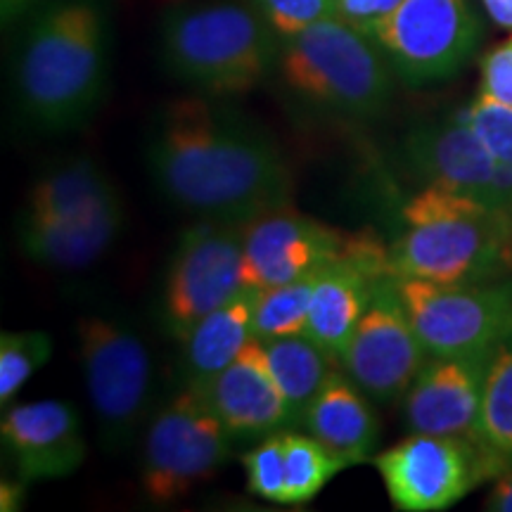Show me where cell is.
<instances>
[{
	"label": "cell",
	"instance_id": "1",
	"mask_svg": "<svg viewBox=\"0 0 512 512\" xmlns=\"http://www.w3.org/2000/svg\"><path fill=\"white\" fill-rule=\"evenodd\" d=\"M145 164L159 195L197 221L249 223L292 197L280 145L223 98L192 93L164 105L147 131Z\"/></svg>",
	"mask_w": 512,
	"mask_h": 512
},
{
	"label": "cell",
	"instance_id": "2",
	"mask_svg": "<svg viewBox=\"0 0 512 512\" xmlns=\"http://www.w3.org/2000/svg\"><path fill=\"white\" fill-rule=\"evenodd\" d=\"M107 0H43L29 12L12 60V93L38 131L67 133L98 112L110 83Z\"/></svg>",
	"mask_w": 512,
	"mask_h": 512
},
{
	"label": "cell",
	"instance_id": "3",
	"mask_svg": "<svg viewBox=\"0 0 512 512\" xmlns=\"http://www.w3.org/2000/svg\"><path fill=\"white\" fill-rule=\"evenodd\" d=\"M280 38L252 0H188L159 17V62L171 79L207 98H238L275 72Z\"/></svg>",
	"mask_w": 512,
	"mask_h": 512
},
{
	"label": "cell",
	"instance_id": "4",
	"mask_svg": "<svg viewBox=\"0 0 512 512\" xmlns=\"http://www.w3.org/2000/svg\"><path fill=\"white\" fill-rule=\"evenodd\" d=\"M389 242L396 278L439 285L484 283L512 266V214L477 197L425 185L401 207Z\"/></svg>",
	"mask_w": 512,
	"mask_h": 512
},
{
	"label": "cell",
	"instance_id": "5",
	"mask_svg": "<svg viewBox=\"0 0 512 512\" xmlns=\"http://www.w3.org/2000/svg\"><path fill=\"white\" fill-rule=\"evenodd\" d=\"M273 76L294 105L363 121L387 110L396 74L375 36L332 17L283 38Z\"/></svg>",
	"mask_w": 512,
	"mask_h": 512
},
{
	"label": "cell",
	"instance_id": "6",
	"mask_svg": "<svg viewBox=\"0 0 512 512\" xmlns=\"http://www.w3.org/2000/svg\"><path fill=\"white\" fill-rule=\"evenodd\" d=\"M76 335L100 446L107 453H124L152 418L155 363L150 344L131 320L112 313L83 316Z\"/></svg>",
	"mask_w": 512,
	"mask_h": 512
},
{
	"label": "cell",
	"instance_id": "7",
	"mask_svg": "<svg viewBox=\"0 0 512 512\" xmlns=\"http://www.w3.org/2000/svg\"><path fill=\"white\" fill-rule=\"evenodd\" d=\"M233 434L190 384L152 413L143 430L140 489L155 505L174 503L235 456Z\"/></svg>",
	"mask_w": 512,
	"mask_h": 512
},
{
	"label": "cell",
	"instance_id": "8",
	"mask_svg": "<svg viewBox=\"0 0 512 512\" xmlns=\"http://www.w3.org/2000/svg\"><path fill=\"white\" fill-rule=\"evenodd\" d=\"M245 226L195 221L183 230L159 297V323L166 337L181 342L207 313L226 304L245 285Z\"/></svg>",
	"mask_w": 512,
	"mask_h": 512
},
{
	"label": "cell",
	"instance_id": "9",
	"mask_svg": "<svg viewBox=\"0 0 512 512\" xmlns=\"http://www.w3.org/2000/svg\"><path fill=\"white\" fill-rule=\"evenodd\" d=\"M396 290L430 356L486 354L512 335V280L439 285L396 278Z\"/></svg>",
	"mask_w": 512,
	"mask_h": 512
},
{
	"label": "cell",
	"instance_id": "10",
	"mask_svg": "<svg viewBox=\"0 0 512 512\" xmlns=\"http://www.w3.org/2000/svg\"><path fill=\"white\" fill-rule=\"evenodd\" d=\"M389 501L401 512H441L496 479L494 465L472 439L411 432L373 458Z\"/></svg>",
	"mask_w": 512,
	"mask_h": 512
},
{
	"label": "cell",
	"instance_id": "11",
	"mask_svg": "<svg viewBox=\"0 0 512 512\" xmlns=\"http://www.w3.org/2000/svg\"><path fill=\"white\" fill-rule=\"evenodd\" d=\"M373 36L394 74L420 88L463 69L475 53L482 24L467 0H403Z\"/></svg>",
	"mask_w": 512,
	"mask_h": 512
},
{
	"label": "cell",
	"instance_id": "12",
	"mask_svg": "<svg viewBox=\"0 0 512 512\" xmlns=\"http://www.w3.org/2000/svg\"><path fill=\"white\" fill-rule=\"evenodd\" d=\"M427 358L396 278L382 280L339 366L375 403H389L403 399Z\"/></svg>",
	"mask_w": 512,
	"mask_h": 512
},
{
	"label": "cell",
	"instance_id": "13",
	"mask_svg": "<svg viewBox=\"0 0 512 512\" xmlns=\"http://www.w3.org/2000/svg\"><path fill=\"white\" fill-rule=\"evenodd\" d=\"M401 150L408 169L427 185L463 192L512 214V164L491 155L463 112L411 128Z\"/></svg>",
	"mask_w": 512,
	"mask_h": 512
},
{
	"label": "cell",
	"instance_id": "14",
	"mask_svg": "<svg viewBox=\"0 0 512 512\" xmlns=\"http://www.w3.org/2000/svg\"><path fill=\"white\" fill-rule=\"evenodd\" d=\"M354 233L299 214L290 204L256 216L245 226V285L275 287L304 275L325 271L344 259Z\"/></svg>",
	"mask_w": 512,
	"mask_h": 512
},
{
	"label": "cell",
	"instance_id": "15",
	"mask_svg": "<svg viewBox=\"0 0 512 512\" xmlns=\"http://www.w3.org/2000/svg\"><path fill=\"white\" fill-rule=\"evenodd\" d=\"M0 439L17 479L27 484L74 475L86 460L81 415L69 401L10 403L3 408Z\"/></svg>",
	"mask_w": 512,
	"mask_h": 512
},
{
	"label": "cell",
	"instance_id": "16",
	"mask_svg": "<svg viewBox=\"0 0 512 512\" xmlns=\"http://www.w3.org/2000/svg\"><path fill=\"white\" fill-rule=\"evenodd\" d=\"M491 354L494 351L427 358L403 394V420L408 430L475 441Z\"/></svg>",
	"mask_w": 512,
	"mask_h": 512
},
{
	"label": "cell",
	"instance_id": "17",
	"mask_svg": "<svg viewBox=\"0 0 512 512\" xmlns=\"http://www.w3.org/2000/svg\"><path fill=\"white\" fill-rule=\"evenodd\" d=\"M209 408L219 415L233 439L259 441L268 434L294 430L292 413L268 370L266 349L261 339L252 337L230 366L209 380L190 384Z\"/></svg>",
	"mask_w": 512,
	"mask_h": 512
},
{
	"label": "cell",
	"instance_id": "18",
	"mask_svg": "<svg viewBox=\"0 0 512 512\" xmlns=\"http://www.w3.org/2000/svg\"><path fill=\"white\" fill-rule=\"evenodd\" d=\"M124 228V204L114 195L95 207L62 219H19L17 240L24 256L41 266L86 268L114 245Z\"/></svg>",
	"mask_w": 512,
	"mask_h": 512
},
{
	"label": "cell",
	"instance_id": "19",
	"mask_svg": "<svg viewBox=\"0 0 512 512\" xmlns=\"http://www.w3.org/2000/svg\"><path fill=\"white\" fill-rule=\"evenodd\" d=\"M302 430L316 437L347 467L370 463L377 456L382 437L373 399L356 387L342 366L332 370L323 389L306 408Z\"/></svg>",
	"mask_w": 512,
	"mask_h": 512
},
{
	"label": "cell",
	"instance_id": "20",
	"mask_svg": "<svg viewBox=\"0 0 512 512\" xmlns=\"http://www.w3.org/2000/svg\"><path fill=\"white\" fill-rule=\"evenodd\" d=\"M259 297V287L242 285L235 297L207 313L178 342L181 344L178 368H181L183 384L209 380L240 356V351L254 337V316Z\"/></svg>",
	"mask_w": 512,
	"mask_h": 512
},
{
	"label": "cell",
	"instance_id": "21",
	"mask_svg": "<svg viewBox=\"0 0 512 512\" xmlns=\"http://www.w3.org/2000/svg\"><path fill=\"white\" fill-rule=\"evenodd\" d=\"M119 195L110 178L91 157L69 159L38 178L27 192L19 219H62Z\"/></svg>",
	"mask_w": 512,
	"mask_h": 512
},
{
	"label": "cell",
	"instance_id": "22",
	"mask_svg": "<svg viewBox=\"0 0 512 512\" xmlns=\"http://www.w3.org/2000/svg\"><path fill=\"white\" fill-rule=\"evenodd\" d=\"M268 370L292 413L294 430L302 427L306 408L339 368V361L309 335H292L264 342Z\"/></svg>",
	"mask_w": 512,
	"mask_h": 512
},
{
	"label": "cell",
	"instance_id": "23",
	"mask_svg": "<svg viewBox=\"0 0 512 512\" xmlns=\"http://www.w3.org/2000/svg\"><path fill=\"white\" fill-rule=\"evenodd\" d=\"M475 444L494 465L496 475L512 465V335L491 354Z\"/></svg>",
	"mask_w": 512,
	"mask_h": 512
},
{
	"label": "cell",
	"instance_id": "24",
	"mask_svg": "<svg viewBox=\"0 0 512 512\" xmlns=\"http://www.w3.org/2000/svg\"><path fill=\"white\" fill-rule=\"evenodd\" d=\"M285 505L311 503L347 465L309 432L285 430Z\"/></svg>",
	"mask_w": 512,
	"mask_h": 512
},
{
	"label": "cell",
	"instance_id": "25",
	"mask_svg": "<svg viewBox=\"0 0 512 512\" xmlns=\"http://www.w3.org/2000/svg\"><path fill=\"white\" fill-rule=\"evenodd\" d=\"M320 273L323 271L261 290L254 316V337L261 342H271L280 337L306 335L313 287Z\"/></svg>",
	"mask_w": 512,
	"mask_h": 512
},
{
	"label": "cell",
	"instance_id": "26",
	"mask_svg": "<svg viewBox=\"0 0 512 512\" xmlns=\"http://www.w3.org/2000/svg\"><path fill=\"white\" fill-rule=\"evenodd\" d=\"M53 356V337L46 330H19L0 335V406L8 408L19 389Z\"/></svg>",
	"mask_w": 512,
	"mask_h": 512
},
{
	"label": "cell",
	"instance_id": "27",
	"mask_svg": "<svg viewBox=\"0 0 512 512\" xmlns=\"http://www.w3.org/2000/svg\"><path fill=\"white\" fill-rule=\"evenodd\" d=\"M285 432V430H283ZM283 432L268 434L242 453L249 494L268 503L285 505V439Z\"/></svg>",
	"mask_w": 512,
	"mask_h": 512
},
{
	"label": "cell",
	"instance_id": "28",
	"mask_svg": "<svg viewBox=\"0 0 512 512\" xmlns=\"http://www.w3.org/2000/svg\"><path fill=\"white\" fill-rule=\"evenodd\" d=\"M252 5L280 38L337 17V0H252Z\"/></svg>",
	"mask_w": 512,
	"mask_h": 512
},
{
	"label": "cell",
	"instance_id": "29",
	"mask_svg": "<svg viewBox=\"0 0 512 512\" xmlns=\"http://www.w3.org/2000/svg\"><path fill=\"white\" fill-rule=\"evenodd\" d=\"M463 114L491 155L512 164V107L477 95Z\"/></svg>",
	"mask_w": 512,
	"mask_h": 512
},
{
	"label": "cell",
	"instance_id": "30",
	"mask_svg": "<svg viewBox=\"0 0 512 512\" xmlns=\"http://www.w3.org/2000/svg\"><path fill=\"white\" fill-rule=\"evenodd\" d=\"M479 95L512 107V38L491 50L482 60V86Z\"/></svg>",
	"mask_w": 512,
	"mask_h": 512
},
{
	"label": "cell",
	"instance_id": "31",
	"mask_svg": "<svg viewBox=\"0 0 512 512\" xmlns=\"http://www.w3.org/2000/svg\"><path fill=\"white\" fill-rule=\"evenodd\" d=\"M403 0H337V17L358 31L373 36L387 17H392Z\"/></svg>",
	"mask_w": 512,
	"mask_h": 512
},
{
	"label": "cell",
	"instance_id": "32",
	"mask_svg": "<svg viewBox=\"0 0 512 512\" xmlns=\"http://www.w3.org/2000/svg\"><path fill=\"white\" fill-rule=\"evenodd\" d=\"M486 510L494 512H512V465L496 477L494 489L486 498Z\"/></svg>",
	"mask_w": 512,
	"mask_h": 512
},
{
	"label": "cell",
	"instance_id": "33",
	"mask_svg": "<svg viewBox=\"0 0 512 512\" xmlns=\"http://www.w3.org/2000/svg\"><path fill=\"white\" fill-rule=\"evenodd\" d=\"M43 0H0V17H3L5 27L19 22L22 17H27L36 5H41Z\"/></svg>",
	"mask_w": 512,
	"mask_h": 512
},
{
	"label": "cell",
	"instance_id": "34",
	"mask_svg": "<svg viewBox=\"0 0 512 512\" xmlns=\"http://www.w3.org/2000/svg\"><path fill=\"white\" fill-rule=\"evenodd\" d=\"M24 489H27V482H22V479H17V482H3V486H0V510L15 512L22 508Z\"/></svg>",
	"mask_w": 512,
	"mask_h": 512
},
{
	"label": "cell",
	"instance_id": "35",
	"mask_svg": "<svg viewBox=\"0 0 512 512\" xmlns=\"http://www.w3.org/2000/svg\"><path fill=\"white\" fill-rule=\"evenodd\" d=\"M484 8L498 27L512 29V0H484Z\"/></svg>",
	"mask_w": 512,
	"mask_h": 512
}]
</instances>
